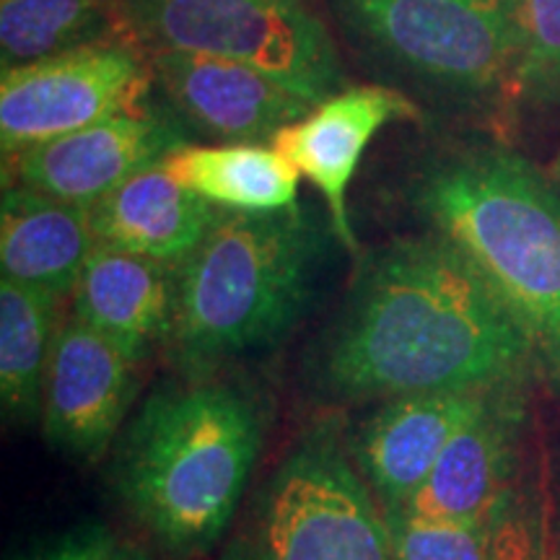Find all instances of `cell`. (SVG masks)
Segmentation results:
<instances>
[{"instance_id": "4fadbf2b", "label": "cell", "mask_w": 560, "mask_h": 560, "mask_svg": "<svg viewBox=\"0 0 560 560\" xmlns=\"http://www.w3.org/2000/svg\"><path fill=\"white\" fill-rule=\"evenodd\" d=\"M488 395L425 392L392 397L371 412L350 436V450L382 509L408 506L454 433L478 416Z\"/></svg>"}, {"instance_id": "7402d4cb", "label": "cell", "mask_w": 560, "mask_h": 560, "mask_svg": "<svg viewBox=\"0 0 560 560\" xmlns=\"http://www.w3.org/2000/svg\"><path fill=\"white\" fill-rule=\"evenodd\" d=\"M392 560H488L486 524L420 520L402 509H382Z\"/></svg>"}, {"instance_id": "ba28073f", "label": "cell", "mask_w": 560, "mask_h": 560, "mask_svg": "<svg viewBox=\"0 0 560 560\" xmlns=\"http://www.w3.org/2000/svg\"><path fill=\"white\" fill-rule=\"evenodd\" d=\"M149 55L130 39L79 47L5 68L0 79L3 159L151 104Z\"/></svg>"}, {"instance_id": "5bb4252c", "label": "cell", "mask_w": 560, "mask_h": 560, "mask_svg": "<svg viewBox=\"0 0 560 560\" xmlns=\"http://www.w3.org/2000/svg\"><path fill=\"white\" fill-rule=\"evenodd\" d=\"M520 418L522 405L514 392H490L478 416L454 433L429 480L402 511L433 522H490L509 490L511 446Z\"/></svg>"}, {"instance_id": "9a60e30c", "label": "cell", "mask_w": 560, "mask_h": 560, "mask_svg": "<svg viewBox=\"0 0 560 560\" xmlns=\"http://www.w3.org/2000/svg\"><path fill=\"white\" fill-rule=\"evenodd\" d=\"M177 312V268L96 244L73 291V317L143 361L170 342Z\"/></svg>"}, {"instance_id": "44dd1931", "label": "cell", "mask_w": 560, "mask_h": 560, "mask_svg": "<svg viewBox=\"0 0 560 560\" xmlns=\"http://www.w3.org/2000/svg\"><path fill=\"white\" fill-rule=\"evenodd\" d=\"M516 68L509 112L560 104V0H514Z\"/></svg>"}, {"instance_id": "3957f363", "label": "cell", "mask_w": 560, "mask_h": 560, "mask_svg": "<svg viewBox=\"0 0 560 560\" xmlns=\"http://www.w3.org/2000/svg\"><path fill=\"white\" fill-rule=\"evenodd\" d=\"M412 208L450 240L560 366V185L506 145L431 159L410 182Z\"/></svg>"}, {"instance_id": "cb8c5ba5", "label": "cell", "mask_w": 560, "mask_h": 560, "mask_svg": "<svg viewBox=\"0 0 560 560\" xmlns=\"http://www.w3.org/2000/svg\"><path fill=\"white\" fill-rule=\"evenodd\" d=\"M117 537L102 524H83L34 560H102Z\"/></svg>"}, {"instance_id": "ffe728a7", "label": "cell", "mask_w": 560, "mask_h": 560, "mask_svg": "<svg viewBox=\"0 0 560 560\" xmlns=\"http://www.w3.org/2000/svg\"><path fill=\"white\" fill-rule=\"evenodd\" d=\"M122 0H0V60L5 68L128 39Z\"/></svg>"}, {"instance_id": "52a82bcc", "label": "cell", "mask_w": 560, "mask_h": 560, "mask_svg": "<svg viewBox=\"0 0 560 560\" xmlns=\"http://www.w3.org/2000/svg\"><path fill=\"white\" fill-rule=\"evenodd\" d=\"M125 37L244 62L317 107L342 91L332 34L310 0H122Z\"/></svg>"}, {"instance_id": "4316f807", "label": "cell", "mask_w": 560, "mask_h": 560, "mask_svg": "<svg viewBox=\"0 0 560 560\" xmlns=\"http://www.w3.org/2000/svg\"><path fill=\"white\" fill-rule=\"evenodd\" d=\"M550 550H552V560H560V540H550Z\"/></svg>"}, {"instance_id": "2e32d148", "label": "cell", "mask_w": 560, "mask_h": 560, "mask_svg": "<svg viewBox=\"0 0 560 560\" xmlns=\"http://www.w3.org/2000/svg\"><path fill=\"white\" fill-rule=\"evenodd\" d=\"M221 210L174 182L159 164L96 200L91 206V226L100 244L182 268Z\"/></svg>"}, {"instance_id": "d6986e66", "label": "cell", "mask_w": 560, "mask_h": 560, "mask_svg": "<svg viewBox=\"0 0 560 560\" xmlns=\"http://www.w3.org/2000/svg\"><path fill=\"white\" fill-rule=\"evenodd\" d=\"M60 301L11 278L0 280V402L16 425L42 420Z\"/></svg>"}, {"instance_id": "6da1fadb", "label": "cell", "mask_w": 560, "mask_h": 560, "mask_svg": "<svg viewBox=\"0 0 560 560\" xmlns=\"http://www.w3.org/2000/svg\"><path fill=\"white\" fill-rule=\"evenodd\" d=\"M537 348L450 240L400 236L363 257L314 342L306 380L330 405L425 392L511 389Z\"/></svg>"}, {"instance_id": "5b68a950", "label": "cell", "mask_w": 560, "mask_h": 560, "mask_svg": "<svg viewBox=\"0 0 560 560\" xmlns=\"http://www.w3.org/2000/svg\"><path fill=\"white\" fill-rule=\"evenodd\" d=\"M219 560H392L389 532L340 418L304 425L249 490Z\"/></svg>"}, {"instance_id": "603a6c76", "label": "cell", "mask_w": 560, "mask_h": 560, "mask_svg": "<svg viewBox=\"0 0 560 560\" xmlns=\"http://www.w3.org/2000/svg\"><path fill=\"white\" fill-rule=\"evenodd\" d=\"M488 560H552L548 511L527 490H509L493 509Z\"/></svg>"}, {"instance_id": "e0dca14e", "label": "cell", "mask_w": 560, "mask_h": 560, "mask_svg": "<svg viewBox=\"0 0 560 560\" xmlns=\"http://www.w3.org/2000/svg\"><path fill=\"white\" fill-rule=\"evenodd\" d=\"M96 244L91 208L5 185L0 208L3 278L66 299L79 285Z\"/></svg>"}, {"instance_id": "8992f818", "label": "cell", "mask_w": 560, "mask_h": 560, "mask_svg": "<svg viewBox=\"0 0 560 560\" xmlns=\"http://www.w3.org/2000/svg\"><path fill=\"white\" fill-rule=\"evenodd\" d=\"M350 45L387 73L467 109H509L514 0H330Z\"/></svg>"}, {"instance_id": "30bf717a", "label": "cell", "mask_w": 560, "mask_h": 560, "mask_svg": "<svg viewBox=\"0 0 560 560\" xmlns=\"http://www.w3.org/2000/svg\"><path fill=\"white\" fill-rule=\"evenodd\" d=\"M190 136L164 104H145L5 159V185L91 208L136 174L159 166Z\"/></svg>"}, {"instance_id": "7c38bea8", "label": "cell", "mask_w": 560, "mask_h": 560, "mask_svg": "<svg viewBox=\"0 0 560 560\" xmlns=\"http://www.w3.org/2000/svg\"><path fill=\"white\" fill-rule=\"evenodd\" d=\"M418 107L402 91L389 86H353L312 107L301 120L285 125L270 140L272 149L283 153L301 177L317 187L342 247L355 249V236L348 219V187L359 170L363 151L384 125L418 120Z\"/></svg>"}, {"instance_id": "277c9868", "label": "cell", "mask_w": 560, "mask_h": 560, "mask_svg": "<svg viewBox=\"0 0 560 560\" xmlns=\"http://www.w3.org/2000/svg\"><path fill=\"white\" fill-rule=\"evenodd\" d=\"M325 223L312 210H221L177 268L170 348L182 374H208L276 346L310 312L327 255Z\"/></svg>"}, {"instance_id": "8fae6325", "label": "cell", "mask_w": 560, "mask_h": 560, "mask_svg": "<svg viewBox=\"0 0 560 560\" xmlns=\"http://www.w3.org/2000/svg\"><path fill=\"white\" fill-rule=\"evenodd\" d=\"M153 89L174 120L210 143H262L301 120L310 102L262 70L215 55L151 50Z\"/></svg>"}, {"instance_id": "ac0fdd59", "label": "cell", "mask_w": 560, "mask_h": 560, "mask_svg": "<svg viewBox=\"0 0 560 560\" xmlns=\"http://www.w3.org/2000/svg\"><path fill=\"white\" fill-rule=\"evenodd\" d=\"M161 166L182 187L223 210L272 213L296 206L299 172L272 145L187 143L170 153Z\"/></svg>"}, {"instance_id": "9c48e42d", "label": "cell", "mask_w": 560, "mask_h": 560, "mask_svg": "<svg viewBox=\"0 0 560 560\" xmlns=\"http://www.w3.org/2000/svg\"><path fill=\"white\" fill-rule=\"evenodd\" d=\"M138 366L140 359L86 322H62L42 402V431L52 450L86 465L100 462L130 420Z\"/></svg>"}, {"instance_id": "484cf974", "label": "cell", "mask_w": 560, "mask_h": 560, "mask_svg": "<svg viewBox=\"0 0 560 560\" xmlns=\"http://www.w3.org/2000/svg\"><path fill=\"white\" fill-rule=\"evenodd\" d=\"M552 179H556L558 182V185H560V151H558V156H556V161H552Z\"/></svg>"}, {"instance_id": "d4e9b609", "label": "cell", "mask_w": 560, "mask_h": 560, "mask_svg": "<svg viewBox=\"0 0 560 560\" xmlns=\"http://www.w3.org/2000/svg\"><path fill=\"white\" fill-rule=\"evenodd\" d=\"M102 560H153V558H151L149 550L140 548V545H136V542L117 540Z\"/></svg>"}, {"instance_id": "7a4b0ae2", "label": "cell", "mask_w": 560, "mask_h": 560, "mask_svg": "<svg viewBox=\"0 0 560 560\" xmlns=\"http://www.w3.org/2000/svg\"><path fill=\"white\" fill-rule=\"evenodd\" d=\"M268 408L252 387L208 374L161 382L115 444V499L161 552L198 560L226 540L260 462Z\"/></svg>"}]
</instances>
